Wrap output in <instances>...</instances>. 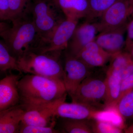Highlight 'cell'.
<instances>
[{
    "instance_id": "obj_7",
    "label": "cell",
    "mask_w": 133,
    "mask_h": 133,
    "mask_svg": "<svg viewBox=\"0 0 133 133\" xmlns=\"http://www.w3.org/2000/svg\"><path fill=\"white\" fill-rule=\"evenodd\" d=\"M133 14V0H117L97 23L98 33L122 26Z\"/></svg>"
},
{
    "instance_id": "obj_20",
    "label": "cell",
    "mask_w": 133,
    "mask_h": 133,
    "mask_svg": "<svg viewBox=\"0 0 133 133\" xmlns=\"http://www.w3.org/2000/svg\"><path fill=\"white\" fill-rule=\"evenodd\" d=\"M0 70L4 73L16 71L22 74L17 59L10 54L2 40L0 41Z\"/></svg>"
},
{
    "instance_id": "obj_23",
    "label": "cell",
    "mask_w": 133,
    "mask_h": 133,
    "mask_svg": "<svg viewBox=\"0 0 133 133\" xmlns=\"http://www.w3.org/2000/svg\"><path fill=\"white\" fill-rule=\"evenodd\" d=\"M133 58L129 52L126 51H122L112 55L108 69L118 72L121 74L125 67Z\"/></svg>"
},
{
    "instance_id": "obj_32",
    "label": "cell",
    "mask_w": 133,
    "mask_h": 133,
    "mask_svg": "<svg viewBox=\"0 0 133 133\" xmlns=\"http://www.w3.org/2000/svg\"><path fill=\"white\" fill-rule=\"evenodd\" d=\"M130 48H131V47H130Z\"/></svg>"
},
{
    "instance_id": "obj_17",
    "label": "cell",
    "mask_w": 133,
    "mask_h": 133,
    "mask_svg": "<svg viewBox=\"0 0 133 133\" xmlns=\"http://www.w3.org/2000/svg\"><path fill=\"white\" fill-rule=\"evenodd\" d=\"M107 97L105 109L114 108L119 101L121 92V74L108 69L106 72Z\"/></svg>"
},
{
    "instance_id": "obj_15",
    "label": "cell",
    "mask_w": 133,
    "mask_h": 133,
    "mask_svg": "<svg viewBox=\"0 0 133 133\" xmlns=\"http://www.w3.org/2000/svg\"><path fill=\"white\" fill-rule=\"evenodd\" d=\"M24 113L19 104L0 111V133H19Z\"/></svg>"
},
{
    "instance_id": "obj_21",
    "label": "cell",
    "mask_w": 133,
    "mask_h": 133,
    "mask_svg": "<svg viewBox=\"0 0 133 133\" xmlns=\"http://www.w3.org/2000/svg\"><path fill=\"white\" fill-rule=\"evenodd\" d=\"M114 108L123 120H133V89L119 100Z\"/></svg>"
},
{
    "instance_id": "obj_16",
    "label": "cell",
    "mask_w": 133,
    "mask_h": 133,
    "mask_svg": "<svg viewBox=\"0 0 133 133\" xmlns=\"http://www.w3.org/2000/svg\"><path fill=\"white\" fill-rule=\"evenodd\" d=\"M66 18L85 19L89 11L88 0H54Z\"/></svg>"
},
{
    "instance_id": "obj_18",
    "label": "cell",
    "mask_w": 133,
    "mask_h": 133,
    "mask_svg": "<svg viewBox=\"0 0 133 133\" xmlns=\"http://www.w3.org/2000/svg\"><path fill=\"white\" fill-rule=\"evenodd\" d=\"M59 119V129L61 133H92L91 120L57 118Z\"/></svg>"
},
{
    "instance_id": "obj_24",
    "label": "cell",
    "mask_w": 133,
    "mask_h": 133,
    "mask_svg": "<svg viewBox=\"0 0 133 133\" xmlns=\"http://www.w3.org/2000/svg\"><path fill=\"white\" fill-rule=\"evenodd\" d=\"M93 133H120L123 132L122 129L111 122L98 119L91 120Z\"/></svg>"
},
{
    "instance_id": "obj_10",
    "label": "cell",
    "mask_w": 133,
    "mask_h": 133,
    "mask_svg": "<svg viewBox=\"0 0 133 133\" xmlns=\"http://www.w3.org/2000/svg\"><path fill=\"white\" fill-rule=\"evenodd\" d=\"M102 111L80 103H66L64 101L57 105L55 114L57 118L91 120L97 119Z\"/></svg>"
},
{
    "instance_id": "obj_22",
    "label": "cell",
    "mask_w": 133,
    "mask_h": 133,
    "mask_svg": "<svg viewBox=\"0 0 133 133\" xmlns=\"http://www.w3.org/2000/svg\"><path fill=\"white\" fill-rule=\"evenodd\" d=\"M117 0H88L89 11L86 21L92 22L101 17Z\"/></svg>"
},
{
    "instance_id": "obj_27",
    "label": "cell",
    "mask_w": 133,
    "mask_h": 133,
    "mask_svg": "<svg viewBox=\"0 0 133 133\" xmlns=\"http://www.w3.org/2000/svg\"><path fill=\"white\" fill-rule=\"evenodd\" d=\"M0 19L2 21H10L9 0H0Z\"/></svg>"
},
{
    "instance_id": "obj_29",
    "label": "cell",
    "mask_w": 133,
    "mask_h": 133,
    "mask_svg": "<svg viewBox=\"0 0 133 133\" xmlns=\"http://www.w3.org/2000/svg\"><path fill=\"white\" fill-rule=\"evenodd\" d=\"M133 74V58L126 66L121 74L122 81Z\"/></svg>"
},
{
    "instance_id": "obj_28",
    "label": "cell",
    "mask_w": 133,
    "mask_h": 133,
    "mask_svg": "<svg viewBox=\"0 0 133 133\" xmlns=\"http://www.w3.org/2000/svg\"><path fill=\"white\" fill-rule=\"evenodd\" d=\"M126 32L125 49L127 51L133 45V19L128 23Z\"/></svg>"
},
{
    "instance_id": "obj_12",
    "label": "cell",
    "mask_w": 133,
    "mask_h": 133,
    "mask_svg": "<svg viewBox=\"0 0 133 133\" xmlns=\"http://www.w3.org/2000/svg\"><path fill=\"white\" fill-rule=\"evenodd\" d=\"M20 74H8L0 81V111L19 104L18 81Z\"/></svg>"
},
{
    "instance_id": "obj_1",
    "label": "cell",
    "mask_w": 133,
    "mask_h": 133,
    "mask_svg": "<svg viewBox=\"0 0 133 133\" xmlns=\"http://www.w3.org/2000/svg\"><path fill=\"white\" fill-rule=\"evenodd\" d=\"M18 86L19 105L24 110L65 101L68 94L63 80L35 74L21 77Z\"/></svg>"
},
{
    "instance_id": "obj_30",
    "label": "cell",
    "mask_w": 133,
    "mask_h": 133,
    "mask_svg": "<svg viewBox=\"0 0 133 133\" xmlns=\"http://www.w3.org/2000/svg\"><path fill=\"white\" fill-rule=\"evenodd\" d=\"M125 132L126 133H133V124L125 129Z\"/></svg>"
},
{
    "instance_id": "obj_8",
    "label": "cell",
    "mask_w": 133,
    "mask_h": 133,
    "mask_svg": "<svg viewBox=\"0 0 133 133\" xmlns=\"http://www.w3.org/2000/svg\"><path fill=\"white\" fill-rule=\"evenodd\" d=\"M63 82L69 95L91 74L90 68L77 57L65 51Z\"/></svg>"
},
{
    "instance_id": "obj_19",
    "label": "cell",
    "mask_w": 133,
    "mask_h": 133,
    "mask_svg": "<svg viewBox=\"0 0 133 133\" xmlns=\"http://www.w3.org/2000/svg\"><path fill=\"white\" fill-rule=\"evenodd\" d=\"M33 0H9L12 22L29 17Z\"/></svg>"
},
{
    "instance_id": "obj_13",
    "label": "cell",
    "mask_w": 133,
    "mask_h": 133,
    "mask_svg": "<svg viewBox=\"0 0 133 133\" xmlns=\"http://www.w3.org/2000/svg\"><path fill=\"white\" fill-rule=\"evenodd\" d=\"M61 102L24 110L22 123L31 126L48 127L51 125L56 122L55 109L57 105Z\"/></svg>"
},
{
    "instance_id": "obj_31",
    "label": "cell",
    "mask_w": 133,
    "mask_h": 133,
    "mask_svg": "<svg viewBox=\"0 0 133 133\" xmlns=\"http://www.w3.org/2000/svg\"><path fill=\"white\" fill-rule=\"evenodd\" d=\"M127 51L130 53V55H131V56H132V57L133 58V45H132L131 48L129 49Z\"/></svg>"
},
{
    "instance_id": "obj_26",
    "label": "cell",
    "mask_w": 133,
    "mask_h": 133,
    "mask_svg": "<svg viewBox=\"0 0 133 133\" xmlns=\"http://www.w3.org/2000/svg\"><path fill=\"white\" fill-rule=\"evenodd\" d=\"M133 89V74L122 81L121 86L120 95L119 100L125 94Z\"/></svg>"
},
{
    "instance_id": "obj_5",
    "label": "cell",
    "mask_w": 133,
    "mask_h": 133,
    "mask_svg": "<svg viewBox=\"0 0 133 133\" xmlns=\"http://www.w3.org/2000/svg\"><path fill=\"white\" fill-rule=\"evenodd\" d=\"M105 76L104 78L91 74L89 75L70 95L72 102L87 105L99 111L105 109Z\"/></svg>"
},
{
    "instance_id": "obj_25",
    "label": "cell",
    "mask_w": 133,
    "mask_h": 133,
    "mask_svg": "<svg viewBox=\"0 0 133 133\" xmlns=\"http://www.w3.org/2000/svg\"><path fill=\"white\" fill-rule=\"evenodd\" d=\"M57 122L48 127L28 125L21 123L19 133H59V129L55 128Z\"/></svg>"
},
{
    "instance_id": "obj_6",
    "label": "cell",
    "mask_w": 133,
    "mask_h": 133,
    "mask_svg": "<svg viewBox=\"0 0 133 133\" xmlns=\"http://www.w3.org/2000/svg\"><path fill=\"white\" fill-rule=\"evenodd\" d=\"M78 22V20L65 18L59 23L47 40L33 49L42 53H62L67 49Z\"/></svg>"
},
{
    "instance_id": "obj_4",
    "label": "cell",
    "mask_w": 133,
    "mask_h": 133,
    "mask_svg": "<svg viewBox=\"0 0 133 133\" xmlns=\"http://www.w3.org/2000/svg\"><path fill=\"white\" fill-rule=\"evenodd\" d=\"M54 0H33L31 14L37 33L36 45L49 37L64 19Z\"/></svg>"
},
{
    "instance_id": "obj_11",
    "label": "cell",
    "mask_w": 133,
    "mask_h": 133,
    "mask_svg": "<svg viewBox=\"0 0 133 133\" xmlns=\"http://www.w3.org/2000/svg\"><path fill=\"white\" fill-rule=\"evenodd\" d=\"M128 23L117 28L99 33L95 41L107 52L113 55L121 52L125 46L126 32Z\"/></svg>"
},
{
    "instance_id": "obj_9",
    "label": "cell",
    "mask_w": 133,
    "mask_h": 133,
    "mask_svg": "<svg viewBox=\"0 0 133 133\" xmlns=\"http://www.w3.org/2000/svg\"><path fill=\"white\" fill-rule=\"evenodd\" d=\"M98 32L97 23L86 21L78 25L69 41L67 49L64 51L77 56L86 45L95 40Z\"/></svg>"
},
{
    "instance_id": "obj_14",
    "label": "cell",
    "mask_w": 133,
    "mask_h": 133,
    "mask_svg": "<svg viewBox=\"0 0 133 133\" xmlns=\"http://www.w3.org/2000/svg\"><path fill=\"white\" fill-rule=\"evenodd\" d=\"M112 56L94 40L86 45L76 57L90 68H92L104 66L110 60Z\"/></svg>"
},
{
    "instance_id": "obj_3",
    "label": "cell",
    "mask_w": 133,
    "mask_h": 133,
    "mask_svg": "<svg viewBox=\"0 0 133 133\" xmlns=\"http://www.w3.org/2000/svg\"><path fill=\"white\" fill-rule=\"evenodd\" d=\"M62 53L38 52L31 48L17 59L22 73L44 76L63 81Z\"/></svg>"
},
{
    "instance_id": "obj_2",
    "label": "cell",
    "mask_w": 133,
    "mask_h": 133,
    "mask_svg": "<svg viewBox=\"0 0 133 133\" xmlns=\"http://www.w3.org/2000/svg\"><path fill=\"white\" fill-rule=\"evenodd\" d=\"M12 27L0 24V35L10 54L18 59L31 48L37 40V33L33 20L28 17L13 22Z\"/></svg>"
}]
</instances>
